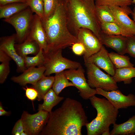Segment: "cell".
<instances>
[{
    "mask_svg": "<svg viewBox=\"0 0 135 135\" xmlns=\"http://www.w3.org/2000/svg\"><path fill=\"white\" fill-rule=\"evenodd\" d=\"M89 122L78 101L67 98L60 107L49 113L41 135H81L82 127Z\"/></svg>",
    "mask_w": 135,
    "mask_h": 135,
    "instance_id": "cell-1",
    "label": "cell"
},
{
    "mask_svg": "<svg viewBox=\"0 0 135 135\" xmlns=\"http://www.w3.org/2000/svg\"><path fill=\"white\" fill-rule=\"evenodd\" d=\"M68 0H58L54 13L48 19L42 20L47 38L48 52L62 49L78 42L68 27Z\"/></svg>",
    "mask_w": 135,
    "mask_h": 135,
    "instance_id": "cell-2",
    "label": "cell"
},
{
    "mask_svg": "<svg viewBox=\"0 0 135 135\" xmlns=\"http://www.w3.org/2000/svg\"><path fill=\"white\" fill-rule=\"evenodd\" d=\"M68 27L76 36L81 28L91 30L99 40L102 34L97 16L94 0H68Z\"/></svg>",
    "mask_w": 135,
    "mask_h": 135,
    "instance_id": "cell-3",
    "label": "cell"
},
{
    "mask_svg": "<svg viewBox=\"0 0 135 135\" xmlns=\"http://www.w3.org/2000/svg\"><path fill=\"white\" fill-rule=\"evenodd\" d=\"M89 100L96 109V118L86 124L87 135H100L104 130L109 129L111 124L116 123L118 109L115 108L106 98H100L95 95Z\"/></svg>",
    "mask_w": 135,
    "mask_h": 135,
    "instance_id": "cell-4",
    "label": "cell"
},
{
    "mask_svg": "<svg viewBox=\"0 0 135 135\" xmlns=\"http://www.w3.org/2000/svg\"><path fill=\"white\" fill-rule=\"evenodd\" d=\"M62 49H60L44 53L45 61L44 66L46 70L44 75L49 76L66 70L76 69L81 65L79 62L73 61L63 56Z\"/></svg>",
    "mask_w": 135,
    "mask_h": 135,
    "instance_id": "cell-5",
    "label": "cell"
},
{
    "mask_svg": "<svg viewBox=\"0 0 135 135\" xmlns=\"http://www.w3.org/2000/svg\"><path fill=\"white\" fill-rule=\"evenodd\" d=\"M33 12L29 7L3 21L12 25L16 32V42L21 43L27 38L34 18Z\"/></svg>",
    "mask_w": 135,
    "mask_h": 135,
    "instance_id": "cell-6",
    "label": "cell"
},
{
    "mask_svg": "<svg viewBox=\"0 0 135 135\" xmlns=\"http://www.w3.org/2000/svg\"><path fill=\"white\" fill-rule=\"evenodd\" d=\"M86 68L87 82L91 88H100L110 91L118 88L112 76L106 74L93 64L84 62Z\"/></svg>",
    "mask_w": 135,
    "mask_h": 135,
    "instance_id": "cell-7",
    "label": "cell"
},
{
    "mask_svg": "<svg viewBox=\"0 0 135 135\" xmlns=\"http://www.w3.org/2000/svg\"><path fill=\"white\" fill-rule=\"evenodd\" d=\"M49 116V112L44 110H39L33 114L24 111L20 119L24 132L28 135L39 134L46 124Z\"/></svg>",
    "mask_w": 135,
    "mask_h": 135,
    "instance_id": "cell-8",
    "label": "cell"
},
{
    "mask_svg": "<svg viewBox=\"0 0 135 135\" xmlns=\"http://www.w3.org/2000/svg\"><path fill=\"white\" fill-rule=\"evenodd\" d=\"M68 79L72 82L78 90L80 95L85 100L90 98L96 94V89L90 87L85 78L84 71L82 66L76 69L64 71Z\"/></svg>",
    "mask_w": 135,
    "mask_h": 135,
    "instance_id": "cell-9",
    "label": "cell"
},
{
    "mask_svg": "<svg viewBox=\"0 0 135 135\" xmlns=\"http://www.w3.org/2000/svg\"><path fill=\"white\" fill-rule=\"evenodd\" d=\"M96 89V94L104 97L117 109L135 106V96L133 94H130L126 96L118 89L110 91H105L100 88Z\"/></svg>",
    "mask_w": 135,
    "mask_h": 135,
    "instance_id": "cell-10",
    "label": "cell"
},
{
    "mask_svg": "<svg viewBox=\"0 0 135 135\" xmlns=\"http://www.w3.org/2000/svg\"><path fill=\"white\" fill-rule=\"evenodd\" d=\"M76 36L78 42L82 43L84 47V60L98 52L103 45L97 37L88 29L83 28H79Z\"/></svg>",
    "mask_w": 135,
    "mask_h": 135,
    "instance_id": "cell-11",
    "label": "cell"
},
{
    "mask_svg": "<svg viewBox=\"0 0 135 135\" xmlns=\"http://www.w3.org/2000/svg\"><path fill=\"white\" fill-rule=\"evenodd\" d=\"M16 34L0 38V50L5 52L15 62L16 71L23 72L27 68L25 66L23 58L17 53L15 48L16 42Z\"/></svg>",
    "mask_w": 135,
    "mask_h": 135,
    "instance_id": "cell-12",
    "label": "cell"
},
{
    "mask_svg": "<svg viewBox=\"0 0 135 135\" xmlns=\"http://www.w3.org/2000/svg\"><path fill=\"white\" fill-rule=\"evenodd\" d=\"M108 6L118 26L130 35H135V22L128 16L132 12L129 6Z\"/></svg>",
    "mask_w": 135,
    "mask_h": 135,
    "instance_id": "cell-13",
    "label": "cell"
},
{
    "mask_svg": "<svg viewBox=\"0 0 135 135\" xmlns=\"http://www.w3.org/2000/svg\"><path fill=\"white\" fill-rule=\"evenodd\" d=\"M108 54L107 50L102 45L98 52L84 59V62L94 64L113 76L115 74L116 68L111 60Z\"/></svg>",
    "mask_w": 135,
    "mask_h": 135,
    "instance_id": "cell-14",
    "label": "cell"
},
{
    "mask_svg": "<svg viewBox=\"0 0 135 135\" xmlns=\"http://www.w3.org/2000/svg\"><path fill=\"white\" fill-rule=\"evenodd\" d=\"M27 38L35 41L44 53L48 52V43L46 34L41 18L36 14L34 18L29 34Z\"/></svg>",
    "mask_w": 135,
    "mask_h": 135,
    "instance_id": "cell-15",
    "label": "cell"
},
{
    "mask_svg": "<svg viewBox=\"0 0 135 135\" xmlns=\"http://www.w3.org/2000/svg\"><path fill=\"white\" fill-rule=\"evenodd\" d=\"M46 68L44 66L37 68L32 67L27 68L20 75L13 76L11 80L22 86H25L28 84L35 85L37 82L44 75Z\"/></svg>",
    "mask_w": 135,
    "mask_h": 135,
    "instance_id": "cell-16",
    "label": "cell"
},
{
    "mask_svg": "<svg viewBox=\"0 0 135 135\" xmlns=\"http://www.w3.org/2000/svg\"><path fill=\"white\" fill-rule=\"evenodd\" d=\"M126 37L121 35L102 34L99 40L105 45L116 51L118 53L124 55L126 53Z\"/></svg>",
    "mask_w": 135,
    "mask_h": 135,
    "instance_id": "cell-17",
    "label": "cell"
},
{
    "mask_svg": "<svg viewBox=\"0 0 135 135\" xmlns=\"http://www.w3.org/2000/svg\"><path fill=\"white\" fill-rule=\"evenodd\" d=\"M14 46L17 53L23 58L29 54L36 55L40 49L35 41L28 38L22 43L15 44Z\"/></svg>",
    "mask_w": 135,
    "mask_h": 135,
    "instance_id": "cell-18",
    "label": "cell"
},
{
    "mask_svg": "<svg viewBox=\"0 0 135 135\" xmlns=\"http://www.w3.org/2000/svg\"><path fill=\"white\" fill-rule=\"evenodd\" d=\"M110 132V135H134L135 133V115L120 124L115 123Z\"/></svg>",
    "mask_w": 135,
    "mask_h": 135,
    "instance_id": "cell-19",
    "label": "cell"
},
{
    "mask_svg": "<svg viewBox=\"0 0 135 135\" xmlns=\"http://www.w3.org/2000/svg\"><path fill=\"white\" fill-rule=\"evenodd\" d=\"M64 98L63 97L59 96L52 88H51L44 96L43 98L44 102L42 104H39L38 110V111L45 110L50 113L53 108Z\"/></svg>",
    "mask_w": 135,
    "mask_h": 135,
    "instance_id": "cell-20",
    "label": "cell"
},
{
    "mask_svg": "<svg viewBox=\"0 0 135 135\" xmlns=\"http://www.w3.org/2000/svg\"><path fill=\"white\" fill-rule=\"evenodd\" d=\"M28 7L25 2L14 3L0 6V18H9Z\"/></svg>",
    "mask_w": 135,
    "mask_h": 135,
    "instance_id": "cell-21",
    "label": "cell"
},
{
    "mask_svg": "<svg viewBox=\"0 0 135 135\" xmlns=\"http://www.w3.org/2000/svg\"><path fill=\"white\" fill-rule=\"evenodd\" d=\"M54 76H46L44 75L33 86L37 91L38 95L37 100L40 101L43 99L46 93L52 87L54 81Z\"/></svg>",
    "mask_w": 135,
    "mask_h": 135,
    "instance_id": "cell-22",
    "label": "cell"
},
{
    "mask_svg": "<svg viewBox=\"0 0 135 135\" xmlns=\"http://www.w3.org/2000/svg\"><path fill=\"white\" fill-rule=\"evenodd\" d=\"M116 82H123L125 84H130L132 78L135 77V68L127 67L116 68L112 76Z\"/></svg>",
    "mask_w": 135,
    "mask_h": 135,
    "instance_id": "cell-23",
    "label": "cell"
},
{
    "mask_svg": "<svg viewBox=\"0 0 135 135\" xmlns=\"http://www.w3.org/2000/svg\"><path fill=\"white\" fill-rule=\"evenodd\" d=\"M100 23L102 32L106 34L121 35L126 37L132 36L116 23L104 22H101Z\"/></svg>",
    "mask_w": 135,
    "mask_h": 135,
    "instance_id": "cell-24",
    "label": "cell"
},
{
    "mask_svg": "<svg viewBox=\"0 0 135 135\" xmlns=\"http://www.w3.org/2000/svg\"><path fill=\"white\" fill-rule=\"evenodd\" d=\"M64 71L56 74L54 76V81L52 88L58 95L63 89L67 87H74L72 82H69Z\"/></svg>",
    "mask_w": 135,
    "mask_h": 135,
    "instance_id": "cell-25",
    "label": "cell"
},
{
    "mask_svg": "<svg viewBox=\"0 0 135 135\" xmlns=\"http://www.w3.org/2000/svg\"><path fill=\"white\" fill-rule=\"evenodd\" d=\"M96 8L97 16L100 22H113L118 25L108 6L96 5Z\"/></svg>",
    "mask_w": 135,
    "mask_h": 135,
    "instance_id": "cell-26",
    "label": "cell"
},
{
    "mask_svg": "<svg viewBox=\"0 0 135 135\" xmlns=\"http://www.w3.org/2000/svg\"><path fill=\"white\" fill-rule=\"evenodd\" d=\"M109 56L116 68L127 67H133L128 56L118 53L111 52L108 54Z\"/></svg>",
    "mask_w": 135,
    "mask_h": 135,
    "instance_id": "cell-27",
    "label": "cell"
},
{
    "mask_svg": "<svg viewBox=\"0 0 135 135\" xmlns=\"http://www.w3.org/2000/svg\"><path fill=\"white\" fill-rule=\"evenodd\" d=\"M24 62L26 68L37 66L40 67L44 66L45 57L43 50L40 48L38 54L34 56L30 57L27 56L23 58Z\"/></svg>",
    "mask_w": 135,
    "mask_h": 135,
    "instance_id": "cell-28",
    "label": "cell"
},
{
    "mask_svg": "<svg viewBox=\"0 0 135 135\" xmlns=\"http://www.w3.org/2000/svg\"><path fill=\"white\" fill-rule=\"evenodd\" d=\"M26 3L33 12L42 20L44 18L43 0H26Z\"/></svg>",
    "mask_w": 135,
    "mask_h": 135,
    "instance_id": "cell-29",
    "label": "cell"
},
{
    "mask_svg": "<svg viewBox=\"0 0 135 135\" xmlns=\"http://www.w3.org/2000/svg\"><path fill=\"white\" fill-rule=\"evenodd\" d=\"M132 0H94L96 6H129L132 3Z\"/></svg>",
    "mask_w": 135,
    "mask_h": 135,
    "instance_id": "cell-30",
    "label": "cell"
},
{
    "mask_svg": "<svg viewBox=\"0 0 135 135\" xmlns=\"http://www.w3.org/2000/svg\"><path fill=\"white\" fill-rule=\"evenodd\" d=\"M44 18L42 20H46L54 12L57 7L58 0H43Z\"/></svg>",
    "mask_w": 135,
    "mask_h": 135,
    "instance_id": "cell-31",
    "label": "cell"
},
{
    "mask_svg": "<svg viewBox=\"0 0 135 135\" xmlns=\"http://www.w3.org/2000/svg\"><path fill=\"white\" fill-rule=\"evenodd\" d=\"M12 59L10 58L0 61V83H3L6 80L10 72L9 62Z\"/></svg>",
    "mask_w": 135,
    "mask_h": 135,
    "instance_id": "cell-32",
    "label": "cell"
},
{
    "mask_svg": "<svg viewBox=\"0 0 135 135\" xmlns=\"http://www.w3.org/2000/svg\"><path fill=\"white\" fill-rule=\"evenodd\" d=\"M126 38V53L135 58V35L127 37Z\"/></svg>",
    "mask_w": 135,
    "mask_h": 135,
    "instance_id": "cell-33",
    "label": "cell"
},
{
    "mask_svg": "<svg viewBox=\"0 0 135 135\" xmlns=\"http://www.w3.org/2000/svg\"><path fill=\"white\" fill-rule=\"evenodd\" d=\"M71 46L72 50L75 54L80 56L84 54L85 49L81 43L78 42L73 44Z\"/></svg>",
    "mask_w": 135,
    "mask_h": 135,
    "instance_id": "cell-34",
    "label": "cell"
},
{
    "mask_svg": "<svg viewBox=\"0 0 135 135\" xmlns=\"http://www.w3.org/2000/svg\"><path fill=\"white\" fill-rule=\"evenodd\" d=\"M23 88L25 91V96L28 100L33 101L38 97V92L33 87L28 88L26 86V88Z\"/></svg>",
    "mask_w": 135,
    "mask_h": 135,
    "instance_id": "cell-35",
    "label": "cell"
},
{
    "mask_svg": "<svg viewBox=\"0 0 135 135\" xmlns=\"http://www.w3.org/2000/svg\"><path fill=\"white\" fill-rule=\"evenodd\" d=\"M24 131V127L22 120L19 119L15 124L12 129V135H15L16 133L20 134Z\"/></svg>",
    "mask_w": 135,
    "mask_h": 135,
    "instance_id": "cell-36",
    "label": "cell"
},
{
    "mask_svg": "<svg viewBox=\"0 0 135 135\" xmlns=\"http://www.w3.org/2000/svg\"><path fill=\"white\" fill-rule=\"evenodd\" d=\"M26 2V0H0V6L14 3Z\"/></svg>",
    "mask_w": 135,
    "mask_h": 135,
    "instance_id": "cell-37",
    "label": "cell"
},
{
    "mask_svg": "<svg viewBox=\"0 0 135 135\" xmlns=\"http://www.w3.org/2000/svg\"><path fill=\"white\" fill-rule=\"evenodd\" d=\"M8 112L6 111L3 108L1 103L0 104V116H7L9 114Z\"/></svg>",
    "mask_w": 135,
    "mask_h": 135,
    "instance_id": "cell-38",
    "label": "cell"
},
{
    "mask_svg": "<svg viewBox=\"0 0 135 135\" xmlns=\"http://www.w3.org/2000/svg\"><path fill=\"white\" fill-rule=\"evenodd\" d=\"M131 14L133 18V20L135 22V6L134 7L132 10Z\"/></svg>",
    "mask_w": 135,
    "mask_h": 135,
    "instance_id": "cell-39",
    "label": "cell"
},
{
    "mask_svg": "<svg viewBox=\"0 0 135 135\" xmlns=\"http://www.w3.org/2000/svg\"><path fill=\"white\" fill-rule=\"evenodd\" d=\"M102 135H110L109 129L106 130L104 131L102 133Z\"/></svg>",
    "mask_w": 135,
    "mask_h": 135,
    "instance_id": "cell-40",
    "label": "cell"
},
{
    "mask_svg": "<svg viewBox=\"0 0 135 135\" xmlns=\"http://www.w3.org/2000/svg\"><path fill=\"white\" fill-rule=\"evenodd\" d=\"M20 135H28L24 131L22 132L20 134Z\"/></svg>",
    "mask_w": 135,
    "mask_h": 135,
    "instance_id": "cell-41",
    "label": "cell"
},
{
    "mask_svg": "<svg viewBox=\"0 0 135 135\" xmlns=\"http://www.w3.org/2000/svg\"><path fill=\"white\" fill-rule=\"evenodd\" d=\"M132 3L133 4H135V0H132Z\"/></svg>",
    "mask_w": 135,
    "mask_h": 135,
    "instance_id": "cell-42",
    "label": "cell"
}]
</instances>
